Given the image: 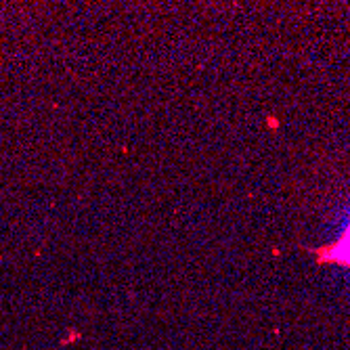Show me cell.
<instances>
[{
	"label": "cell",
	"instance_id": "cell-1",
	"mask_svg": "<svg viewBox=\"0 0 350 350\" xmlns=\"http://www.w3.org/2000/svg\"><path fill=\"white\" fill-rule=\"evenodd\" d=\"M317 256H319V262H342V265H348L350 267V226L348 231L344 233V237L340 239V243L331 248H321L317 250Z\"/></svg>",
	"mask_w": 350,
	"mask_h": 350
}]
</instances>
